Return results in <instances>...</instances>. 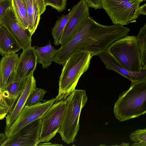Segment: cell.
<instances>
[{
	"label": "cell",
	"instance_id": "6da1fadb",
	"mask_svg": "<svg viewBox=\"0 0 146 146\" xmlns=\"http://www.w3.org/2000/svg\"><path fill=\"white\" fill-rule=\"evenodd\" d=\"M113 111L116 118L121 122L144 114L146 112V79L131 82L129 88L119 94Z\"/></svg>",
	"mask_w": 146,
	"mask_h": 146
},
{
	"label": "cell",
	"instance_id": "3957f363",
	"mask_svg": "<svg viewBox=\"0 0 146 146\" xmlns=\"http://www.w3.org/2000/svg\"><path fill=\"white\" fill-rule=\"evenodd\" d=\"M66 105L58 131L62 140L67 144L73 143L79 129V119L88 97L84 90L75 89L66 98Z\"/></svg>",
	"mask_w": 146,
	"mask_h": 146
},
{
	"label": "cell",
	"instance_id": "9c48e42d",
	"mask_svg": "<svg viewBox=\"0 0 146 146\" xmlns=\"http://www.w3.org/2000/svg\"><path fill=\"white\" fill-rule=\"evenodd\" d=\"M62 32L60 44L65 43L80 30L90 16L89 7L84 0H80L75 5Z\"/></svg>",
	"mask_w": 146,
	"mask_h": 146
},
{
	"label": "cell",
	"instance_id": "30bf717a",
	"mask_svg": "<svg viewBox=\"0 0 146 146\" xmlns=\"http://www.w3.org/2000/svg\"><path fill=\"white\" fill-rule=\"evenodd\" d=\"M0 24L13 35L23 50L31 46L32 36L28 29H23L19 25L12 6L3 15Z\"/></svg>",
	"mask_w": 146,
	"mask_h": 146
},
{
	"label": "cell",
	"instance_id": "ffe728a7",
	"mask_svg": "<svg viewBox=\"0 0 146 146\" xmlns=\"http://www.w3.org/2000/svg\"><path fill=\"white\" fill-rule=\"evenodd\" d=\"M75 7L74 5L69 13L66 15L63 14L56 21L52 29L51 34L54 40V45H59L61 37L67 21Z\"/></svg>",
	"mask_w": 146,
	"mask_h": 146
},
{
	"label": "cell",
	"instance_id": "8992f818",
	"mask_svg": "<svg viewBox=\"0 0 146 146\" xmlns=\"http://www.w3.org/2000/svg\"><path fill=\"white\" fill-rule=\"evenodd\" d=\"M66 104V100H63L56 102L42 117L40 143L48 141L58 132Z\"/></svg>",
	"mask_w": 146,
	"mask_h": 146
},
{
	"label": "cell",
	"instance_id": "44dd1931",
	"mask_svg": "<svg viewBox=\"0 0 146 146\" xmlns=\"http://www.w3.org/2000/svg\"><path fill=\"white\" fill-rule=\"evenodd\" d=\"M136 37L140 49L142 66L146 68V23L141 28Z\"/></svg>",
	"mask_w": 146,
	"mask_h": 146
},
{
	"label": "cell",
	"instance_id": "4fadbf2b",
	"mask_svg": "<svg viewBox=\"0 0 146 146\" xmlns=\"http://www.w3.org/2000/svg\"><path fill=\"white\" fill-rule=\"evenodd\" d=\"M33 74L27 77L24 88L15 105L5 116V126L9 127L13 123L24 106L29 96L36 88V81Z\"/></svg>",
	"mask_w": 146,
	"mask_h": 146
},
{
	"label": "cell",
	"instance_id": "7402d4cb",
	"mask_svg": "<svg viewBox=\"0 0 146 146\" xmlns=\"http://www.w3.org/2000/svg\"><path fill=\"white\" fill-rule=\"evenodd\" d=\"M46 93L44 89L36 88L29 96L24 106L29 107L39 103L43 100Z\"/></svg>",
	"mask_w": 146,
	"mask_h": 146
},
{
	"label": "cell",
	"instance_id": "1f68e13d",
	"mask_svg": "<svg viewBox=\"0 0 146 146\" xmlns=\"http://www.w3.org/2000/svg\"><path fill=\"white\" fill-rule=\"evenodd\" d=\"M138 0L139 1H140L141 2V3L143 1H145V0Z\"/></svg>",
	"mask_w": 146,
	"mask_h": 146
},
{
	"label": "cell",
	"instance_id": "cb8c5ba5",
	"mask_svg": "<svg viewBox=\"0 0 146 146\" xmlns=\"http://www.w3.org/2000/svg\"><path fill=\"white\" fill-rule=\"evenodd\" d=\"M46 6H50L52 8L61 12L66 9L67 0H44Z\"/></svg>",
	"mask_w": 146,
	"mask_h": 146
},
{
	"label": "cell",
	"instance_id": "8fae6325",
	"mask_svg": "<svg viewBox=\"0 0 146 146\" xmlns=\"http://www.w3.org/2000/svg\"><path fill=\"white\" fill-rule=\"evenodd\" d=\"M98 56L104 63L106 68L113 70L129 80L131 82L138 81L146 79V68L140 71H129L121 66L107 52H102Z\"/></svg>",
	"mask_w": 146,
	"mask_h": 146
},
{
	"label": "cell",
	"instance_id": "4316f807",
	"mask_svg": "<svg viewBox=\"0 0 146 146\" xmlns=\"http://www.w3.org/2000/svg\"><path fill=\"white\" fill-rule=\"evenodd\" d=\"M88 7L95 9L102 8V0H84Z\"/></svg>",
	"mask_w": 146,
	"mask_h": 146
},
{
	"label": "cell",
	"instance_id": "9a60e30c",
	"mask_svg": "<svg viewBox=\"0 0 146 146\" xmlns=\"http://www.w3.org/2000/svg\"><path fill=\"white\" fill-rule=\"evenodd\" d=\"M21 49L13 35L6 28L0 24V54L4 57L16 54Z\"/></svg>",
	"mask_w": 146,
	"mask_h": 146
},
{
	"label": "cell",
	"instance_id": "ba28073f",
	"mask_svg": "<svg viewBox=\"0 0 146 146\" xmlns=\"http://www.w3.org/2000/svg\"><path fill=\"white\" fill-rule=\"evenodd\" d=\"M41 117L27 125L7 137L2 146H35L39 143Z\"/></svg>",
	"mask_w": 146,
	"mask_h": 146
},
{
	"label": "cell",
	"instance_id": "f1b7e54d",
	"mask_svg": "<svg viewBox=\"0 0 146 146\" xmlns=\"http://www.w3.org/2000/svg\"><path fill=\"white\" fill-rule=\"evenodd\" d=\"M7 138L5 133H0V146H2L6 141Z\"/></svg>",
	"mask_w": 146,
	"mask_h": 146
},
{
	"label": "cell",
	"instance_id": "83f0119b",
	"mask_svg": "<svg viewBox=\"0 0 146 146\" xmlns=\"http://www.w3.org/2000/svg\"><path fill=\"white\" fill-rule=\"evenodd\" d=\"M35 1L40 15L41 16L45 11L46 6L45 5L44 0H35Z\"/></svg>",
	"mask_w": 146,
	"mask_h": 146
},
{
	"label": "cell",
	"instance_id": "2e32d148",
	"mask_svg": "<svg viewBox=\"0 0 146 146\" xmlns=\"http://www.w3.org/2000/svg\"><path fill=\"white\" fill-rule=\"evenodd\" d=\"M27 78L21 79L15 76V78L7 84L6 90L3 92V95L10 107L9 111L13 108L23 91Z\"/></svg>",
	"mask_w": 146,
	"mask_h": 146
},
{
	"label": "cell",
	"instance_id": "7c38bea8",
	"mask_svg": "<svg viewBox=\"0 0 146 146\" xmlns=\"http://www.w3.org/2000/svg\"><path fill=\"white\" fill-rule=\"evenodd\" d=\"M37 63L35 46L23 50L16 67L15 76L21 79L27 78L33 73Z\"/></svg>",
	"mask_w": 146,
	"mask_h": 146
},
{
	"label": "cell",
	"instance_id": "5bb4252c",
	"mask_svg": "<svg viewBox=\"0 0 146 146\" xmlns=\"http://www.w3.org/2000/svg\"><path fill=\"white\" fill-rule=\"evenodd\" d=\"M19 58L18 54H14L5 56L0 60V90L2 92L15 76Z\"/></svg>",
	"mask_w": 146,
	"mask_h": 146
},
{
	"label": "cell",
	"instance_id": "f546056e",
	"mask_svg": "<svg viewBox=\"0 0 146 146\" xmlns=\"http://www.w3.org/2000/svg\"><path fill=\"white\" fill-rule=\"evenodd\" d=\"M139 13L140 15L142 14L145 15H146V3H145L139 8Z\"/></svg>",
	"mask_w": 146,
	"mask_h": 146
},
{
	"label": "cell",
	"instance_id": "d6986e66",
	"mask_svg": "<svg viewBox=\"0 0 146 146\" xmlns=\"http://www.w3.org/2000/svg\"><path fill=\"white\" fill-rule=\"evenodd\" d=\"M12 6L19 25L23 29H28L27 15L24 0H12Z\"/></svg>",
	"mask_w": 146,
	"mask_h": 146
},
{
	"label": "cell",
	"instance_id": "277c9868",
	"mask_svg": "<svg viewBox=\"0 0 146 146\" xmlns=\"http://www.w3.org/2000/svg\"><path fill=\"white\" fill-rule=\"evenodd\" d=\"M106 52L129 71L138 72L143 68L136 36L127 35L116 40L109 46Z\"/></svg>",
	"mask_w": 146,
	"mask_h": 146
},
{
	"label": "cell",
	"instance_id": "484cf974",
	"mask_svg": "<svg viewBox=\"0 0 146 146\" xmlns=\"http://www.w3.org/2000/svg\"><path fill=\"white\" fill-rule=\"evenodd\" d=\"M12 6V0H0V20L6 11Z\"/></svg>",
	"mask_w": 146,
	"mask_h": 146
},
{
	"label": "cell",
	"instance_id": "ac0fdd59",
	"mask_svg": "<svg viewBox=\"0 0 146 146\" xmlns=\"http://www.w3.org/2000/svg\"><path fill=\"white\" fill-rule=\"evenodd\" d=\"M37 62L42 65L43 69L48 68L53 61L56 49L50 42L46 46L41 47L36 46L35 48Z\"/></svg>",
	"mask_w": 146,
	"mask_h": 146
},
{
	"label": "cell",
	"instance_id": "52a82bcc",
	"mask_svg": "<svg viewBox=\"0 0 146 146\" xmlns=\"http://www.w3.org/2000/svg\"><path fill=\"white\" fill-rule=\"evenodd\" d=\"M55 101L53 98L33 106H24L13 123L9 127L5 126L4 133L7 137L16 134L27 125L41 117Z\"/></svg>",
	"mask_w": 146,
	"mask_h": 146
},
{
	"label": "cell",
	"instance_id": "7a4b0ae2",
	"mask_svg": "<svg viewBox=\"0 0 146 146\" xmlns=\"http://www.w3.org/2000/svg\"><path fill=\"white\" fill-rule=\"evenodd\" d=\"M92 56L88 52L76 53L62 64L56 102L66 99L75 89L80 78L89 68Z\"/></svg>",
	"mask_w": 146,
	"mask_h": 146
},
{
	"label": "cell",
	"instance_id": "603a6c76",
	"mask_svg": "<svg viewBox=\"0 0 146 146\" xmlns=\"http://www.w3.org/2000/svg\"><path fill=\"white\" fill-rule=\"evenodd\" d=\"M130 139L134 142L133 146H146V129H137L129 135Z\"/></svg>",
	"mask_w": 146,
	"mask_h": 146
},
{
	"label": "cell",
	"instance_id": "d4e9b609",
	"mask_svg": "<svg viewBox=\"0 0 146 146\" xmlns=\"http://www.w3.org/2000/svg\"><path fill=\"white\" fill-rule=\"evenodd\" d=\"M10 107L0 90V120L3 119L8 113Z\"/></svg>",
	"mask_w": 146,
	"mask_h": 146
},
{
	"label": "cell",
	"instance_id": "e0dca14e",
	"mask_svg": "<svg viewBox=\"0 0 146 146\" xmlns=\"http://www.w3.org/2000/svg\"><path fill=\"white\" fill-rule=\"evenodd\" d=\"M27 11L28 27V29L32 36L35 32L40 19L38 8L35 0H24Z\"/></svg>",
	"mask_w": 146,
	"mask_h": 146
},
{
	"label": "cell",
	"instance_id": "5b68a950",
	"mask_svg": "<svg viewBox=\"0 0 146 146\" xmlns=\"http://www.w3.org/2000/svg\"><path fill=\"white\" fill-rule=\"evenodd\" d=\"M140 3L138 0H102V8L113 24L126 25L136 22Z\"/></svg>",
	"mask_w": 146,
	"mask_h": 146
},
{
	"label": "cell",
	"instance_id": "4dcf8cb0",
	"mask_svg": "<svg viewBox=\"0 0 146 146\" xmlns=\"http://www.w3.org/2000/svg\"><path fill=\"white\" fill-rule=\"evenodd\" d=\"M46 143H39L37 145V146L38 145H40V146H61L62 145H61L58 144H53L52 143L50 142H45Z\"/></svg>",
	"mask_w": 146,
	"mask_h": 146
}]
</instances>
